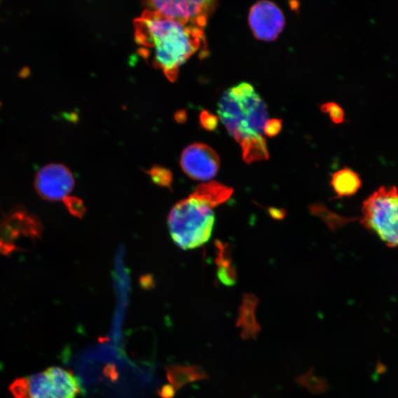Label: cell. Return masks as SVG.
<instances>
[{
    "label": "cell",
    "mask_w": 398,
    "mask_h": 398,
    "mask_svg": "<svg viewBox=\"0 0 398 398\" xmlns=\"http://www.w3.org/2000/svg\"><path fill=\"white\" fill-rule=\"evenodd\" d=\"M214 223L213 209L191 196L175 205L167 218L170 236L184 250L195 249L207 243Z\"/></svg>",
    "instance_id": "7a4b0ae2"
},
{
    "label": "cell",
    "mask_w": 398,
    "mask_h": 398,
    "mask_svg": "<svg viewBox=\"0 0 398 398\" xmlns=\"http://www.w3.org/2000/svg\"><path fill=\"white\" fill-rule=\"evenodd\" d=\"M322 112L329 114L331 121L336 124L345 122V111L343 109L335 103H326L321 106Z\"/></svg>",
    "instance_id": "d6986e66"
},
{
    "label": "cell",
    "mask_w": 398,
    "mask_h": 398,
    "mask_svg": "<svg viewBox=\"0 0 398 398\" xmlns=\"http://www.w3.org/2000/svg\"><path fill=\"white\" fill-rule=\"evenodd\" d=\"M218 114L227 131L238 144L248 136L245 111L229 90L225 91L220 99Z\"/></svg>",
    "instance_id": "8fae6325"
},
{
    "label": "cell",
    "mask_w": 398,
    "mask_h": 398,
    "mask_svg": "<svg viewBox=\"0 0 398 398\" xmlns=\"http://www.w3.org/2000/svg\"><path fill=\"white\" fill-rule=\"evenodd\" d=\"M9 390L14 398H76L81 387L72 372L52 366L43 372L18 378Z\"/></svg>",
    "instance_id": "277c9868"
},
{
    "label": "cell",
    "mask_w": 398,
    "mask_h": 398,
    "mask_svg": "<svg viewBox=\"0 0 398 398\" xmlns=\"http://www.w3.org/2000/svg\"><path fill=\"white\" fill-rule=\"evenodd\" d=\"M134 26L139 54L151 58L170 81H176L179 67L206 46L204 28L168 19L158 11L146 9Z\"/></svg>",
    "instance_id": "6da1fadb"
},
{
    "label": "cell",
    "mask_w": 398,
    "mask_h": 398,
    "mask_svg": "<svg viewBox=\"0 0 398 398\" xmlns=\"http://www.w3.org/2000/svg\"><path fill=\"white\" fill-rule=\"evenodd\" d=\"M362 184L359 174L348 167L338 170L332 177L331 186L338 198L355 195L360 190Z\"/></svg>",
    "instance_id": "9a60e30c"
},
{
    "label": "cell",
    "mask_w": 398,
    "mask_h": 398,
    "mask_svg": "<svg viewBox=\"0 0 398 398\" xmlns=\"http://www.w3.org/2000/svg\"><path fill=\"white\" fill-rule=\"evenodd\" d=\"M282 128V121L281 119H272L266 123L263 132L269 137H274L280 134Z\"/></svg>",
    "instance_id": "7402d4cb"
},
{
    "label": "cell",
    "mask_w": 398,
    "mask_h": 398,
    "mask_svg": "<svg viewBox=\"0 0 398 398\" xmlns=\"http://www.w3.org/2000/svg\"><path fill=\"white\" fill-rule=\"evenodd\" d=\"M153 183L164 188H170L173 181V175L170 170L161 166H153L148 172Z\"/></svg>",
    "instance_id": "ac0fdd59"
},
{
    "label": "cell",
    "mask_w": 398,
    "mask_h": 398,
    "mask_svg": "<svg viewBox=\"0 0 398 398\" xmlns=\"http://www.w3.org/2000/svg\"><path fill=\"white\" fill-rule=\"evenodd\" d=\"M242 107L246 116L247 135H261L268 120L267 107L249 83H240L229 90Z\"/></svg>",
    "instance_id": "30bf717a"
},
{
    "label": "cell",
    "mask_w": 398,
    "mask_h": 398,
    "mask_svg": "<svg viewBox=\"0 0 398 398\" xmlns=\"http://www.w3.org/2000/svg\"><path fill=\"white\" fill-rule=\"evenodd\" d=\"M180 165L184 174L198 181H210L219 170L218 153L204 144H193L184 149L181 155Z\"/></svg>",
    "instance_id": "ba28073f"
},
{
    "label": "cell",
    "mask_w": 398,
    "mask_h": 398,
    "mask_svg": "<svg viewBox=\"0 0 398 398\" xmlns=\"http://www.w3.org/2000/svg\"><path fill=\"white\" fill-rule=\"evenodd\" d=\"M166 376L170 385L176 391L188 383L207 378L203 368L198 366L174 365L166 367Z\"/></svg>",
    "instance_id": "5bb4252c"
},
{
    "label": "cell",
    "mask_w": 398,
    "mask_h": 398,
    "mask_svg": "<svg viewBox=\"0 0 398 398\" xmlns=\"http://www.w3.org/2000/svg\"><path fill=\"white\" fill-rule=\"evenodd\" d=\"M148 10L158 11L164 17L182 24L205 28L207 20L216 10V1H147Z\"/></svg>",
    "instance_id": "8992f818"
},
{
    "label": "cell",
    "mask_w": 398,
    "mask_h": 398,
    "mask_svg": "<svg viewBox=\"0 0 398 398\" xmlns=\"http://www.w3.org/2000/svg\"><path fill=\"white\" fill-rule=\"evenodd\" d=\"M200 123L205 130L215 131L219 125V118L208 111H203L200 114Z\"/></svg>",
    "instance_id": "44dd1931"
},
{
    "label": "cell",
    "mask_w": 398,
    "mask_h": 398,
    "mask_svg": "<svg viewBox=\"0 0 398 398\" xmlns=\"http://www.w3.org/2000/svg\"><path fill=\"white\" fill-rule=\"evenodd\" d=\"M243 160L247 164L267 160L269 153L266 141L262 135H249L240 142Z\"/></svg>",
    "instance_id": "2e32d148"
},
{
    "label": "cell",
    "mask_w": 398,
    "mask_h": 398,
    "mask_svg": "<svg viewBox=\"0 0 398 398\" xmlns=\"http://www.w3.org/2000/svg\"><path fill=\"white\" fill-rule=\"evenodd\" d=\"M298 385L306 388L311 394H323L329 390V383L315 374L314 369L298 376L296 378Z\"/></svg>",
    "instance_id": "e0dca14e"
},
{
    "label": "cell",
    "mask_w": 398,
    "mask_h": 398,
    "mask_svg": "<svg viewBox=\"0 0 398 398\" xmlns=\"http://www.w3.org/2000/svg\"><path fill=\"white\" fill-rule=\"evenodd\" d=\"M259 301L252 294L244 295L242 303L239 308L237 328L240 329V337L243 340L256 339L261 331V326L256 318V309Z\"/></svg>",
    "instance_id": "7c38bea8"
},
{
    "label": "cell",
    "mask_w": 398,
    "mask_h": 398,
    "mask_svg": "<svg viewBox=\"0 0 398 398\" xmlns=\"http://www.w3.org/2000/svg\"><path fill=\"white\" fill-rule=\"evenodd\" d=\"M73 216L81 218L85 212V207L80 199L76 197L68 196L63 201Z\"/></svg>",
    "instance_id": "ffe728a7"
},
{
    "label": "cell",
    "mask_w": 398,
    "mask_h": 398,
    "mask_svg": "<svg viewBox=\"0 0 398 398\" xmlns=\"http://www.w3.org/2000/svg\"><path fill=\"white\" fill-rule=\"evenodd\" d=\"M43 226L40 219L24 208H17L0 219V254L8 256L22 248V239H40Z\"/></svg>",
    "instance_id": "5b68a950"
},
{
    "label": "cell",
    "mask_w": 398,
    "mask_h": 398,
    "mask_svg": "<svg viewBox=\"0 0 398 398\" xmlns=\"http://www.w3.org/2000/svg\"><path fill=\"white\" fill-rule=\"evenodd\" d=\"M233 190L217 181L201 184L190 195L212 209L229 200Z\"/></svg>",
    "instance_id": "4fadbf2b"
},
{
    "label": "cell",
    "mask_w": 398,
    "mask_h": 398,
    "mask_svg": "<svg viewBox=\"0 0 398 398\" xmlns=\"http://www.w3.org/2000/svg\"><path fill=\"white\" fill-rule=\"evenodd\" d=\"M75 179L64 165L53 163L42 167L35 177L38 195L48 202L64 201L73 191Z\"/></svg>",
    "instance_id": "52a82bcc"
},
{
    "label": "cell",
    "mask_w": 398,
    "mask_h": 398,
    "mask_svg": "<svg viewBox=\"0 0 398 398\" xmlns=\"http://www.w3.org/2000/svg\"><path fill=\"white\" fill-rule=\"evenodd\" d=\"M1 106H2V103H1V102H0V107H1Z\"/></svg>",
    "instance_id": "cb8c5ba5"
},
{
    "label": "cell",
    "mask_w": 398,
    "mask_h": 398,
    "mask_svg": "<svg viewBox=\"0 0 398 398\" xmlns=\"http://www.w3.org/2000/svg\"><path fill=\"white\" fill-rule=\"evenodd\" d=\"M176 392L177 391L172 385H166L159 390V395L162 398H174L176 394Z\"/></svg>",
    "instance_id": "603a6c76"
},
{
    "label": "cell",
    "mask_w": 398,
    "mask_h": 398,
    "mask_svg": "<svg viewBox=\"0 0 398 398\" xmlns=\"http://www.w3.org/2000/svg\"><path fill=\"white\" fill-rule=\"evenodd\" d=\"M361 224L383 243L398 248V189L381 186L368 196L362 207Z\"/></svg>",
    "instance_id": "3957f363"
},
{
    "label": "cell",
    "mask_w": 398,
    "mask_h": 398,
    "mask_svg": "<svg viewBox=\"0 0 398 398\" xmlns=\"http://www.w3.org/2000/svg\"><path fill=\"white\" fill-rule=\"evenodd\" d=\"M285 18L280 8L271 1H260L250 9L249 24L258 40L273 41L285 27Z\"/></svg>",
    "instance_id": "9c48e42d"
}]
</instances>
